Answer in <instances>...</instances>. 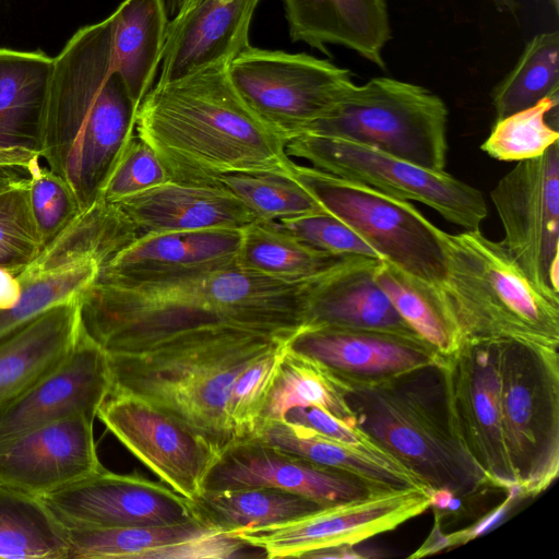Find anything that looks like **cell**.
I'll return each mask as SVG.
<instances>
[{"label":"cell","mask_w":559,"mask_h":559,"mask_svg":"<svg viewBox=\"0 0 559 559\" xmlns=\"http://www.w3.org/2000/svg\"><path fill=\"white\" fill-rule=\"evenodd\" d=\"M312 278L280 281L237 260L174 273H98L80 295V324L107 354H135L175 337L215 332L292 337L306 324Z\"/></svg>","instance_id":"6da1fadb"},{"label":"cell","mask_w":559,"mask_h":559,"mask_svg":"<svg viewBox=\"0 0 559 559\" xmlns=\"http://www.w3.org/2000/svg\"><path fill=\"white\" fill-rule=\"evenodd\" d=\"M134 128L171 181L214 187L231 174L293 177L286 141L245 103L226 64L157 82L140 103Z\"/></svg>","instance_id":"7a4b0ae2"},{"label":"cell","mask_w":559,"mask_h":559,"mask_svg":"<svg viewBox=\"0 0 559 559\" xmlns=\"http://www.w3.org/2000/svg\"><path fill=\"white\" fill-rule=\"evenodd\" d=\"M112 19L78 29L52 58L41 158L71 188L81 211L102 188L135 132L138 106L112 66Z\"/></svg>","instance_id":"3957f363"},{"label":"cell","mask_w":559,"mask_h":559,"mask_svg":"<svg viewBox=\"0 0 559 559\" xmlns=\"http://www.w3.org/2000/svg\"><path fill=\"white\" fill-rule=\"evenodd\" d=\"M290 337L215 332L175 337L135 354H108L110 392L139 396L183 421L218 453L238 441L229 418L233 391L258 358Z\"/></svg>","instance_id":"277c9868"},{"label":"cell","mask_w":559,"mask_h":559,"mask_svg":"<svg viewBox=\"0 0 559 559\" xmlns=\"http://www.w3.org/2000/svg\"><path fill=\"white\" fill-rule=\"evenodd\" d=\"M341 382L355 425L432 492L465 498L489 485L451 408L444 356L370 383Z\"/></svg>","instance_id":"5b68a950"},{"label":"cell","mask_w":559,"mask_h":559,"mask_svg":"<svg viewBox=\"0 0 559 559\" xmlns=\"http://www.w3.org/2000/svg\"><path fill=\"white\" fill-rule=\"evenodd\" d=\"M441 286L462 340H516L559 346V299L537 288L503 241L480 230L444 235Z\"/></svg>","instance_id":"8992f818"},{"label":"cell","mask_w":559,"mask_h":559,"mask_svg":"<svg viewBox=\"0 0 559 559\" xmlns=\"http://www.w3.org/2000/svg\"><path fill=\"white\" fill-rule=\"evenodd\" d=\"M448 115L444 102L426 87L377 76L362 85L349 83L306 133L349 140L444 171Z\"/></svg>","instance_id":"52a82bcc"},{"label":"cell","mask_w":559,"mask_h":559,"mask_svg":"<svg viewBox=\"0 0 559 559\" xmlns=\"http://www.w3.org/2000/svg\"><path fill=\"white\" fill-rule=\"evenodd\" d=\"M500 406L519 493L534 497L559 473L558 348L500 340Z\"/></svg>","instance_id":"ba28073f"},{"label":"cell","mask_w":559,"mask_h":559,"mask_svg":"<svg viewBox=\"0 0 559 559\" xmlns=\"http://www.w3.org/2000/svg\"><path fill=\"white\" fill-rule=\"evenodd\" d=\"M293 178L326 212L367 241L381 260L442 286L445 231L427 219L411 201L297 163Z\"/></svg>","instance_id":"9c48e42d"},{"label":"cell","mask_w":559,"mask_h":559,"mask_svg":"<svg viewBox=\"0 0 559 559\" xmlns=\"http://www.w3.org/2000/svg\"><path fill=\"white\" fill-rule=\"evenodd\" d=\"M286 153L337 177L428 205L464 230H478L487 216L478 189L445 170L433 171L368 145L304 133L287 141Z\"/></svg>","instance_id":"30bf717a"},{"label":"cell","mask_w":559,"mask_h":559,"mask_svg":"<svg viewBox=\"0 0 559 559\" xmlns=\"http://www.w3.org/2000/svg\"><path fill=\"white\" fill-rule=\"evenodd\" d=\"M228 76L249 108L286 143L326 115L353 73L329 60L251 45L227 64Z\"/></svg>","instance_id":"8fae6325"},{"label":"cell","mask_w":559,"mask_h":559,"mask_svg":"<svg viewBox=\"0 0 559 559\" xmlns=\"http://www.w3.org/2000/svg\"><path fill=\"white\" fill-rule=\"evenodd\" d=\"M490 198L512 259L537 288L559 299V143L518 162Z\"/></svg>","instance_id":"7c38bea8"},{"label":"cell","mask_w":559,"mask_h":559,"mask_svg":"<svg viewBox=\"0 0 559 559\" xmlns=\"http://www.w3.org/2000/svg\"><path fill=\"white\" fill-rule=\"evenodd\" d=\"M432 507L429 490L389 489L321 507L295 519L229 533L270 559L308 558L311 554L355 546L395 530Z\"/></svg>","instance_id":"4fadbf2b"},{"label":"cell","mask_w":559,"mask_h":559,"mask_svg":"<svg viewBox=\"0 0 559 559\" xmlns=\"http://www.w3.org/2000/svg\"><path fill=\"white\" fill-rule=\"evenodd\" d=\"M97 417L142 464L189 501L203 488L218 457L197 431L132 394L110 392Z\"/></svg>","instance_id":"5bb4252c"},{"label":"cell","mask_w":559,"mask_h":559,"mask_svg":"<svg viewBox=\"0 0 559 559\" xmlns=\"http://www.w3.org/2000/svg\"><path fill=\"white\" fill-rule=\"evenodd\" d=\"M500 340L464 338L444 356L449 397L461 439L489 485L518 490L502 429Z\"/></svg>","instance_id":"9a60e30c"},{"label":"cell","mask_w":559,"mask_h":559,"mask_svg":"<svg viewBox=\"0 0 559 559\" xmlns=\"http://www.w3.org/2000/svg\"><path fill=\"white\" fill-rule=\"evenodd\" d=\"M39 498L64 528L162 526L197 520L189 500L165 484L105 467Z\"/></svg>","instance_id":"2e32d148"},{"label":"cell","mask_w":559,"mask_h":559,"mask_svg":"<svg viewBox=\"0 0 559 559\" xmlns=\"http://www.w3.org/2000/svg\"><path fill=\"white\" fill-rule=\"evenodd\" d=\"M269 487L286 490L325 507L366 497L374 485L329 466L294 455L255 438L225 449L207 473L202 490Z\"/></svg>","instance_id":"e0dca14e"},{"label":"cell","mask_w":559,"mask_h":559,"mask_svg":"<svg viewBox=\"0 0 559 559\" xmlns=\"http://www.w3.org/2000/svg\"><path fill=\"white\" fill-rule=\"evenodd\" d=\"M93 424L76 415L0 441V486L39 498L103 469Z\"/></svg>","instance_id":"ac0fdd59"},{"label":"cell","mask_w":559,"mask_h":559,"mask_svg":"<svg viewBox=\"0 0 559 559\" xmlns=\"http://www.w3.org/2000/svg\"><path fill=\"white\" fill-rule=\"evenodd\" d=\"M110 389L108 354L81 329L57 368L0 407V441L76 415L94 420Z\"/></svg>","instance_id":"d6986e66"},{"label":"cell","mask_w":559,"mask_h":559,"mask_svg":"<svg viewBox=\"0 0 559 559\" xmlns=\"http://www.w3.org/2000/svg\"><path fill=\"white\" fill-rule=\"evenodd\" d=\"M288 347L347 383H370L436 361L441 355L421 338L329 325H304Z\"/></svg>","instance_id":"ffe728a7"},{"label":"cell","mask_w":559,"mask_h":559,"mask_svg":"<svg viewBox=\"0 0 559 559\" xmlns=\"http://www.w3.org/2000/svg\"><path fill=\"white\" fill-rule=\"evenodd\" d=\"M260 0H192L168 23L158 83L215 64H228L250 46Z\"/></svg>","instance_id":"44dd1931"},{"label":"cell","mask_w":559,"mask_h":559,"mask_svg":"<svg viewBox=\"0 0 559 559\" xmlns=\"http://www.w3.org/2000/svg\"><path fill=\"white\" fill-rule=\"evenodd\" d=\"M103 262L87 233L71 223L35 261L16 271L21 293L12 308L0 310V342L51 307L78 297L97 278Z\"/></svg>","instance_id":"7402d4cb"},{"label":"cell","mask_w":559,"mask_h":559,"mask_svg":"<svg viewBox=\"0 0 559 559\" xmlns=\"http://www.w3.org/2000/svg\"><path fill=\"white\" fill-rule=\"evenodd\" d=\"M379 260L346 257L313 277L307 296L305 325L374 330L421 338L376 283Z\"/></svg>","instance_id":"603a6c76"},{"label":"cell","mask_w":559,"mask_h":559,"mask_svg":"<svg viewBox=\"0 0 559 559\" xmlns=\"http://www.w3.org/2000/svg\"><path fill=\"white\" fill-rule=\"evenodd\" d=\"M138 237L203 229H241L254 214L223 186L167 181L115 203Z\"/></svg>","instance_id":"cb8c5ba5"},{"label":"cell","mask_w":559,"mask_h":559,"mask_svg":"<svg viewBox=\"0 0 559 559\" xmlns=\"http://www.w3.org/2000/svg\"><path fill=\"white\" fill-rule=\"evenodd\" d=\"M51 62L40 50L0 48V169L26 174L41 158Z\"/></svg>","instance_id":"d4e9b609"},{"label":"cell","mask_w":559,"mask_h":559,"mask_svg":"<svg viewBox=\"0 0 559 559\" xmlns=\"http://www.w3.org/2000/svg\"><path fill=\"white\" fill-rule=\"evenodd\" d=\"M293 41L332 57L328 45L344 46L386 69L382 52L392 38L386 0H283Z\"/></svg>","instance_id":"484cf974"},{"label":"cell","mask_w":559,"mask_h":559,"mask_svg":"<svg viewBox=\"0 0 559 559\" xmlns=\"http://www.w3.org/2000/svg\"><path fill=\"white\" fill-rule=\"evenodd\" d=\"M251 438L313 463L347 472L380 489L429 490L418 476L371 439L348 443L286 418L262 421Z\"/></svg>","instance_id":"4316f807"},{"label":"cell","mask_w":559,"mask_h":559,"mask_svg":"<svg viewBox=\"0 0 559 559\" xmlns=\"http://www.w3.org/2000/svg\"><path fill=\"white\" fill-rule=\"evenodd\" d=\"M80 295L0 342V407L50 373L72 350L81 331Z\"/></svg>","instance_id":"83f0119b"},{"label":"cell","mask_w":559,"mask_h":559,"mask_svg":"<svg viewBox=\"0 0 559 559\" xmlns=\"http://www.w3.org/2000/svg\"><path fill=\"white\" fill-rule=\"evenodd\" d=\"M241 229H203L136 237L112 254L99 273L136 276L174 273L237 260Z\"/></svg>","instance_id":"f1b7e54d"},{"label":"cell","mask_w":559,"mask_h":559,"mask_svg":"<svg viewBox=\"0 0 559 559\" xmlns=\"http://www.w3.org/2000/svg\"><path fill=\"white\" fill-rule=\"evenodd\" d=\"M112 19V66L139 107L153 86L169 23L165 0H123Z\"/></svg>","instance_id":"f546056e"},{"label":"cell","mask_w":559,"mask_h":559,"mask_svg":"<svg viewBox=\"0 0 559 559\" xmlns=\"http://www.w3.org/2000/svg\"><path fill=\"white\" fill-rule=\"evenodd\" d=\"M374 281L406 323L440 355L457 349L462 335L440 286L379 260Z\"/></svg>","instance_id":"4dcf8cb0"},{"label":"cell","mask_w":559,"mask_h":559,"mask_svg":"<svg viewBox=\"0 0 559 559\" xmlns=\"http://www.w3.org/2000/svg\"><path fill=\"white\" fill-rule=\"evenodd\" d=\"M189 502L194 519L226 533L288 521L323 507L269 487L202 490Z\"/></svg>","instance_id":"1f68e13d"},{"label":"cell","mask_w":559,"mask_h":559,"mask_svg":"<svg viewBox=\"0 0 559 559\" xmlns=\"http://www.w3.org/2000/svg\"><path fill=\"white\" fill-rule=\"evenodd\" d=\"M345 258L309 247L276 222L257 219L242 228L237 262L271 278L301 282L318 276Z\"/></svg>","instance_id":"d6a6232c"},{"label":"cell","mask_w":559,"mask_h":559,"mask_svg":"<svg viewBox=\"0 0 559 559\" xmlns=\"http://www.w3.org/2000/svg\"><path fill=\"white\" fill-rule=\"evenodd\" d=\"M307 406L325 409L356 426L340 380L320 362L290 349L287 344L267 395L260 424L285 418L292 408Z\"/></svg>","instance_id":"836d02e7"},{"label":"cell","mask_w":559,"mask_h":559,"mask_svg":"<svg viewBox=\"0 0 559 559\" xmlns=\"http://www.w3.org/2000/svg\"><path fill=\"white\" fill-rule=\"evenodd\" d=\"M64 527L40 498L0 486V559H68Z\"/></svg>","instance_id":"e575fe53"},{"label":"cell","mask_w":559,"mask_h":559,"mask_svg":"<svg viewBox=\"0 0 559 559\" xmlns=\"http://www.w3.org/2000/svg\"><path fill=\"white\" fill-rule=\"evenodd\" d=\"M212 528L198 520L162 526L64 528L68 559H155L164 548Z\"/></svg>","instance_id":"d590c367"},{"label":"cell","mask_w":559,"mask_h":559,"mask_svg":"<svg viewBox=\"0 0 559 559\" xmlns=\"http://www.w3.org/2000/svg\"><path fill=\"white\" fill-rule=\"evenodd\" d=\"M559 95V33L535 35L491 93L496 120Z\"/></svg>","instance_id":"8d00e7d4"},{"label":"cell","mask_w":559,"mask_h":559,"mask_svg":"<svg viewBox=\"0 0 559 559\" xmlns=\"http://www.w3.org/2000/svg\"><path fill=\"white\" fill-rule=\"evenodd\" d=\"M258 221L277 222L325 211L293 177L276 174H231L221 179Z\"/></svg>","instance_id":"74e56055"},{"label":"cell","mask_w":559,"mask_h":559,"mask_svg":"<svg viewBox=\"0 0 559 559\" xmlns=\"http://www.w3.org/2000/svg\"><path fill=\"white\" fill-rule=\"evenodd\" d=\"M559 95L542 99L536 105L496 120L480 148L501 162H520L542 155L558 142V126L547 121L558 112Z\"/></svg>","instance_id":"f35d334b"},{"label":"cell","mask_w":559,"mask_h":559,"mask_svg":"<svg viewBox=\"0 0 559 559\" xmlns=\"http://www.w3.org/2000/svg\"><path fill=\"white\" fill-rule=\"evenodd\" d=\"M44 248L24 176L0 191V269L19 271L35 261Z\"/></svg>","instance_id":"ab89813d"},{"label":"cell","mask_w":559,"mask_h":559,"mask_svg":"<svg viewBox=\"0 0 559 559\" xmlns=\"http://www.w3.org/2000/svg\"><path fill=\"white\" fill-rule=\"evenodd\" d=\"M26 174L33 216L46 247L82 211L69 185L39 160Z\"/></svg>","instance_id":"60d3db41"},{"label":"cell","mask_w":559,"mask_h":559,"mask_svg":"<svg viewBox=\"0 0 559 559\" xmlns=\"http://www.w3.org/2000/svg\"><path fill=\"white\" fill-rule=\"evenodd\" d=\"M169 180L155 152L134 132L109 173L98 200L115 204Z\"/></svg>","instance_id":"b9f144b4"},{"label":"cell","mask_w":559,"mask_h":559,"mask_svg":"<svg viewBox=\"0 0 559 559\" xmlns=\"http://www.w3.org/2000/svg\"><path fill=\"white\" fill-rule=\"evenodd\" d=\"M286 347L258 358L238 378L229 405V418L238 441L254 435Z\"/></svg>","instance_id":"7bdbcfd3"},{"label":"cell","mask_w":559,"mask_h":559,"mask_svg":"<svg viewBox=\"0 0 559 559\" xmlns=\"http://www.w3.org/2000/svg\"><path fill=\"white\" fill-rule=\"evenodd\" d=\"M309 247L337 257L380 259L378 252L350 227L326 211L276 222Z\"/></svg>","instance_id":"ee69618b"},{"label":"cell","mask_w":559,"mask_h":559,"mask_svg":"<svg viewBox=\"0 0 559 559\" xmlns=\"http://www.w3.org/2000/svg\"><path fill=\"white\" fill-rule=\"evenodd\" d=\"M285 418L289 421L308 426L328 437L348 443H362L370 439L356 426L316 406L292 408L287 412Z\"/></svg>","instance_id":"f6af8a7d"},{"label":"cell","mask_w":559,"mask_h":559,"mask_svg":"<svg viewBox=\"0 0 559 559\" xmlns=\"http://www.w3.org/2000/svg\"><path fill=\"white\" fill-rule=\"evenodd\" d=\"M21 283L16 271L0 269V310L12 308L20 296Z\"/></svg>","instance_id":"bcb514c9"},{"label":"cell","mask_w":559,"mask_h":559,"mask_svg":"<svg viewBox=\"0 0 559 559\" xmlns=\"http://www.w3.org/2000/svg\"><path fill=\"white\" fill-rule=\"evenodd\" d=\"M24 176L26 175H20L14 170L0 169V191L8 188Z\"/></svg>","instance_id":"7dc6e473"},{"label":"cell","mask_w":559,"mask_h":559,"mask_svg":"<svg viewBox=\"0 0 559 559\" xmlns=\"http://www.w3.org/2000/svg\"><path fill=\"white\" fill-rule=\"evenodd\" d=\"M492 2L500 12L514 14L519 8L516 0H492Z\"/></svg>","instance_id":"c3c4849f"},{"label":"cell","mask_w":559,"mask_h":559,"mask_svg":"<svg viewBox=\"0 0 559 559\" xmlns=\"http://www.w3.org/2000/svg\"><path fill=\"white\" fill-rule=\"evenodd\" d=\"M168 15L174 17L182 7L183 0H165Z\"/></svg>","instance_id":"681fc988"},{"label":"cell","mask_w":559,"mask_h":559,"mask_svg":"<svg viewBox=\"0 0 559 559\" xmlns=\"http://www.w3.org/2000/svg\"><path fill=\"white\" fill-rule=\"evenodd\" d=\"M550 4L552 5L554 10L558 13L559 10V0H549Z\"/></svg>","instance_id":"f907efd6"},{"label":"cell","mask_w":559,"mask_h":559,"mask_svg":"<svg viewBox=\"0 0 559 559\" xmlns=\"http://www.w3.org/2000/svg\"><path fill=\"white\" fill-rule=\"evenodd\" d=\"M190 1H192V0H183L182 7H183L185 4H187V3H189ZM182 7H181V8H182Z\"/></svg>","instance_id":"816d5d0a"}]
</instances>
